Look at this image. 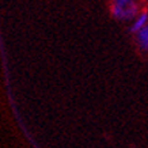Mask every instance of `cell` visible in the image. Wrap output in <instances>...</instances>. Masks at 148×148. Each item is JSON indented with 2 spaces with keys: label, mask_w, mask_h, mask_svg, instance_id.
Returning a JSON list of instances; mask_svg holds the SVG:
<instances>
[{
  "label": "cell",
  "mask_w": 148,
  "mask_h": 148,
  "mask_svg": "<svg viewBox=\"0 0 148 148\" xmlns=\"http://www.w3.org/2000/svg\"><path fill=\"white\" fill-rule=\"evenodd\" d=\"M139 12L140 8L136 1L126 5L114 4V3L112 4V15L118 21H133Z\"/></svg>",
  "instance_id": "obj_1"
},
{
  "label": "cell",
  "mask_w": 148,
  "mask_h": 148,
  "mask_svg": "<svg viewBox=\"0 0 148 148\" xmlns=\"http://www.w3.org/2000/svg\"><path fill=\"white\" fill-rule=\"evenodd\" d=\"M145 25H148V12L145 11H141L136 15V18L132 21V25H130V32L132 33H137L139 30H141Z\"/></svg>",
  "instance_id": "obj_2"
},
{
  "label": "cell",
  "mask_w": 148,
  "mask_h": 148,
  "mask_svg": "<svg viewBox=\"0 0 148 148\" xmlns=\"http://www.w3.org/2000/svg\"><path fill=\"white\" fill-rule=\"evenodd\" d=\"M136 42L141 52L148 53V25H145L141 30L136 33Z\"/></svg>",
  "instance_id": "obj_3"
},
{
  "label": "cell",
  "mask_w": 148,
  "mask_h": 148,
  "mask_svg": "<svg viewBox=\"0 0 148 148\" xmlns=\"http://www.w3.org/2000/svg\"><path fill=\"white\" fill-rule=\"evenodd\" d=\"M136 0H113L114 4H120V5H126L130 4V3H135Z\"/></svg>",
  "instance_id": "obj_4"
}]
</instances>
